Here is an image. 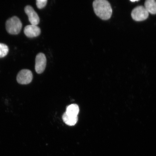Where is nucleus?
Instances as JSON below:
<instances>
[{
	"instance_id": "9b49d317",
	"label": "nucleus",
	"mask_w": 156,
	"mask_h": 156,
	"mask_svg": "<svg viewBox=\"0 0 156 156\" xmlns=\"http://www.w3.org/2000/svg\"><path fill=\"white\" fill-rule=\"evenodd\" d=\"M9 51L8 47L5 44L0 43V58L5 57Z\"/></svg>"
},
{
	"instance_id": "0eeeda50",
	"label": "nucleus",
	"mask_w": 156,
	"mask_h": 156,
	"mask_svg": "<svg viewBox=\"0 0 156 156\" xmlns=\"http://www.w3.org/2000/svg\"><path fill=\"white\" fill-rule=\"evenodd\" d=\"M24 33L28 37L34 38L38 36L41 34V30L37 25L31 24L25 27Z\"/></svg>"
},
{
	"instance_id": "423d86ee",
	"label": "nucleus",
	"mask_w": 156,
	"mask_h": 156,
	"mask_svg": "<svg viewBox=\"0 0 156 156\" xmlns=\"http://www.w3.org/2000/svg\"><path fill=\"white\" fill-rule=\"evenodd\" d=\"M25 13L28 16L29 22L32 25H37L40 22V17L34 8L30 5H27L24 9Z\"/></svg>"
},
{
	"instance_id": "7ed1b4c3",
	"label": "nucleus",
	"mask_w": 156,
	"mask_h": 156,
	"mask_svg": "<svg viewBox=\"0 0 156 156\" xmlns=\"http://www.w3.org/2000/svg\"><path fill=\"white\" fill-rule=\"evenodd\" d=\"M149 13L143 6H138L133 9L131 16L136 21H142L148 18Z\"/></svg>"
},
{
	"instance_id": "f8f14e48",
	"label": "nucleus",
	"mask_w": 156,
	"mask_h": 156,
	"mask_svg": "<svg viewBox=\"0 0 156 156\" xmlns=\"http://www.w3.org/2000/svg\"><path fill=\"white\" fill-rule=\"evenodd\" d=\"M47 0H37L36 5L38 8L40 9H43L46 6L47 3Z\"/></svg>"
},
{
	"instance_id": "f03ea898",
	"label": "nucleus",
	"mask_w": 156,
	"mask_h": 156,
	"mask_svg": "<svg viewBox=\"0 0 156 156\" xmlns=\"http://www.w3.org/2000/svg\"><path fill=\"white\" fill-rule=\"evenodd\" d=\"M22 28V24L20 19L17 16H13L7 20L5 23V28L9 34H18Z\"/></svg>"
},
{
	"instance_id": "39448f33",
	"label": "nucleus",
	"mask_w": 156,
	"mask_h": 156,
	"mask_svg": "<svg viewBox=\"0 0 156 156\" xmlns=\"http://www.w3.org/2000/svg\"><path fill=\"white\" fill-rule=\"evenodd\" d=\"M47 59L45 55L43 53L37 55L35 59V70L38 74H41L45 69Z\"/></svg>"
},
{
	"instance_id": "20e7f679",
	"label": "nucleus",
	"mask_w": 156,
	"mask_h": 156,
	"mask_svg": "<svg viewBox=\"0 0 156 156\" xmlns=\"http://www.w3.org/2000/svg\"><path fill=\"white\" fill-rule=\"evenodd\" d=\"M33 78L32 72L30 70L22 69L17 74V81L20 84L27 85L32 82Z\"/></svg>"
},
{
	"instance_id": "f257e3e1",
	"label": "nucleus",
	"mask_w": 156,
	"mask_h": 156,
	"mask_svg": "<svg viewBox=\"0 0 156 156\" xmlns=\"http://www.w3.org/2000/svg\"><path fill=\"white\" fill-rule=\"evenodd\" d=\"M95 14L104 20L110 19L112 13V10L110 3L106 0H95L93 3Z\"/></svg>"
},
{
	"instance_id": "9d476101",
	"label": "nucleus",
	"mask_w": 156,
	"mask_h": 156,
	"mask_svg": "<svg viewBox=\"0 0 156 156\" xmlns=\"http://www.w3.org/2000/svg\"><path fill=\"white\" fill-rule=\"evenodd\" d=\"M79 112V106L76 104H72L69 105L66 109V114L68 115L77 116Z\"/></svg>"
},
{
	"instance_id": "6e6552de",
	"label": "nucleus",
	"mask_w": 156,
	"mask_h": 156,
	"mask_svg": "<svg viewBox=\"0 0 156 156\" xmlns=\"http://www.w3.org/2000/svg\"><path fill=\"white\" fill-rule=\"evenodd\" d=\"M144 5V7L148 12L152 15L156 14V1L155 0H147Z\"/></svg>"
},
{
	"instance_id": "1a4fd4ad",
	"label": "nucleus",
	"mask_w": 156,
	"mask_h": 156,
	"mask_svg": "<svg viewBox=\"0 0 156 156\" xmlns=\"http://www.w3.org/2000/svg\"><path fill=\"white\" fill-rule=\"evenodd\" d=\"M62 119L64 122L67 125L69 126H75L76 124L78 119L77 116L68 115L66 114V112L64 113L62 116Z\"/></svg>"
},
{
	"instance_id": "ddd939ff",
	"label": "nucleus",
	"mask_w": 156,
	"mask_h": 156,
	"mask_svg": "<svg viewBox=\"0 0 156 156\" xmlns=\"http://www.w3.org/2000/svg\"><path fill=\"white\" fill-rule=\"evenodd\" d=\"M131 1L132 2H136V1Z\"/></svg>"
}]
</instances>
